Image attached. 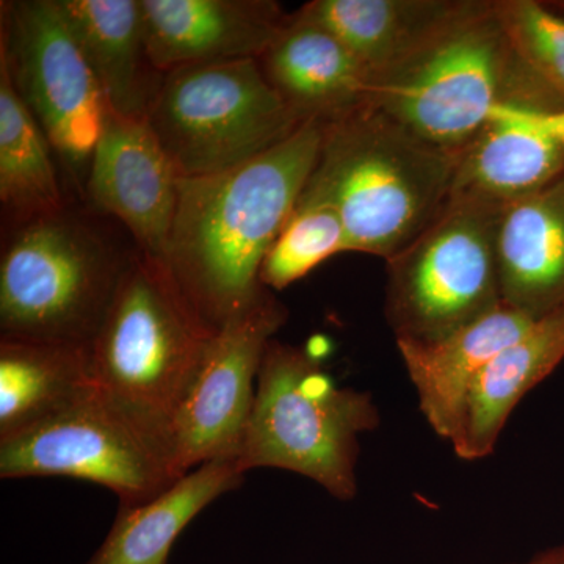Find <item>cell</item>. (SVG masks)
Here are the masks:
<instances>
[{"label":"cell","mask_w":564,"mask_h":564,"mask_svg":"<svg viewBox=\"0 0 564 564\" xmlns=\"http://www.w3.org/2000/svg\"><path fill=\"white\" fill-rule=\"evenodd\" d=\"M323 133V122L306 121L272 150L234 169L181 177L162 262L212 332L267 291L263 259L313 173Z\"/></svg>","instance_id":"cell-1"},{"label":"cell","mask_w":564,"mask_h":564,"mask_svg":"<svg viewBox=\"0 0 564 564\" xmlns=\"http://www.w3.org/2000/svg\"><path fill=\"white\" fill-rule=\"evenodd\" d=\"M556 113L516 61L496 0L464 10L414 51L372 77L369 107L441 150L458 152L497 107Z\"/></svg>","instance_id":"cell-2"},{"label":"cell","mask_w":564,"mask_h":564,"mask_svg":"<svg viewBox=\"0 0 564 564\" xmlns=\"http://www.w3.org/2000/svg\"><path fill=\"white\" fill-rule=\"evenodd\" d=\"M458 152L433 147L364 107L325 124L321 154L299 199L333 207L350 251L389 261L447 206Z\"/></svg>","instance_id":"cell-3"},{"label":"cell","mask_w":564,"mask_h":564,"mask_svg":"<svg viewBox=\"0 0 564 564\" xmlns=\"http://www.w3.org/2000/svg\"><path fill=\"white\" fill-rule=\"evenodd\" d=\"M215 333L163 262L137 250L88 345L93 388L172 462L174 421Z\"/></svg>","instance_id":"cell-4"},{"label":"cell","mask_w":564,"mask_h":564,"mask_svg":"<svg viewBox=\"0 0 564 564\" xmlns=\"http://www.w3.org/2000/svg\"><path fill=\"white\" fill-rule=\"evenodd\" d=\"M378 423L369 393L340 388L306 348L273 339L263 352L237 462L245 474L284 469L351 500L358 492L359 437Z\"/></svg>","instance_id":"cell-5"},{"label":"cell","mask_w":564,"mask_h":564,"mask_svg":"<svg viewBox=\"0 0 564 564\" xmlns=\"http://www.w3.org/2000/svg\"><path fill=\"white\" fill-rule=\"evenodd\" d=\"M133 254L65 210L18 226L0 261V337L90 345Z\"/></svg>","instance_id":"cell-6"},{"label":"cell","mask_w":564,"mask_h":564,"mask_svg":"<svg viewBox=\"0 0 564 564\" xmlns=\"http://www.w3.org/2000/svg\"><path fill=\"white\" fill-rule=\"evenodd\" d=\"M147 120L181 177L226 172L272 150L304 124L267 80L259 61L163 74Z\"/></svg>","instance_id":"cell-7"},{"label":"cell","mask_w":564,"mask_h":564,"mask_svg":"<svg viewBox=\"0 0 564 564\" xmlns=\"http://www.w3.org/2000/svg\"><path fill=\"white\" fill-rule=\"evenodd\" d=\"M499 207L448 202L429 228L386 261L384 314L397 340L434 343L502 304Z\"/></svg>","instance_id":"cell-8"},{"label":"cell","mask_w":564,"mask_h":564,"mask_svg":"<svg viewBox=\"0 0 564 564\" xmlns=\"http://www.w3.org/2000/svg\"><path fill=\"white\" fill-rule=\"evenodd\" d=\"M0 477H66L117 494L122 507L159 496L184 475L165 451L96 391L0 440Z\"/></svg>","instance_id":"cell-9"},{"label":"cell","mask_w":564,"mask_h":564,"mask_svg":"<svg viewBox=\"0 0 564 564\" xmlns=\"http://www.w3.org/2000/svg\"><path fill=\"white\" fill-rule=\"evenodd\" d=\"M0 50L18 91L65 161H91L106 96L55 0L9 3Z\"/></svg>","instance_id":"cell-10"},{"label":"cell","mask_w":564,"mask_h":564,"mask_svg":"<svg viewBox=\"0 0 564 564\" xmlns=\"http://www.w3.org/2000/svg\"><path fill=\"white\" fill-rule=\"evenodd\" d=\"M285 318L284 304L267 289L210 337L174 421L172 455L182 475L239 455L263 352Z\"/></svg>","instance_id":"cell-11"},{"label":"cell","mask_w":564,"mask_h":564,"mask_svg":"<svg viewBox=\"0 0 564 564\" xmlns=\"http://www.w3.org/2000/svg\"><path fill=\"white\" fill-rule=\"evenodd\" d=\"M181 176L147 118L107 109L90 161L87 191L96 209L118 218L137 250L163 261Z\"/></svg>","instance_id":"cell-12"},{"label":"cell","mask_w":564,"mask_h":564,"mask_svg":"<svg viewBox=\"0 0 564 564\" xmlns=\"http://www.w3.org/2000/svg\"><path fill=\"white\" fill-rule=\"evenodd\" d=\"M148 55L159 73L259 61L291 14L272 0H140Z\"/></svg>","instance_id":"cell-13"},{"label":"cell","mask_w":564,"mask_h":564,"mask_svg":"<svg viewBox=\"0 0 564 564\" xmlns=\"http://www.w3.org/2000/svg\"><path fill=\"white\" fill-rule=\"evenodd\" d=\"M259 63L303 122L332 124L369 107V69L328 29L295 13Z\"/></svg>","instance_id":"cell-14"},{"label":"cell","mask_w":564,"mask_h":564,"mask_svg":"<svg viewBox=\"0 0 564 564\" xmlns=\"http://www.w3.org/2000/svg\"><path fill=\"white\" fill-rule=\"evenodd\" d=\"M508 304L434 343L397 340L419 408L433 432L454 440L464 408L485 367L536 322Z\"/></svg>","instance_id":"cell-15"},{"label":"cell","mask_w":564,"mask_h":564,"mask_svg":"<svg viewBox=\"0 0 564 564\" xmlns=\"http://www.w3.org/2000/svg\"><path fill=\"white\" fill-rule=\"evenodd\" d=\"M496 256L505 304L534 318L564 307V170L500 212Z\"/></svg>","instance_id":"cell-16"},{"label":"cell","mask_w":564,"mask_h":564,"mask_svg":"<svg viewBox=\"0 0 564 564\" xmlns=\"http://www.w3.org/2000/svg\"><path fill=\"white\" fill-rule=\"evenodd\" d=\"M111 110L147 118L163 74L152 66L140 0H55Z\"/></svg>","instance_id":"cell-17"},{"label":"cell","mask_w":564,"mask_h":564,"mask_svg":"<svg viewBox=\"0 0 564 564\" xmlns=\"http://www.w3.org/2000/svg\"><path fill=\"white\" fill-rule=\"evenodd\" d=\"M564 170V147L524 122L491 115L458 152L448 202L510 206Z\"/></svg>","instance_id":"cell-18"},{"label":"cell","mask_w":564,"mask_h":564,"mask_svg":"<svg viewBox=\"0 0 564 564\" xmlns=\"http://www.w3.org/2000/svg\"><path fill=\"white\" fill-rule=\"evenodd\" d=\"M564 359V307L538 318L478 377L452 445L466 462L492 454L516 404Z\"/></svg>","instance_id":"cell-19"},{"label":"cell","mask_w":564,"mask_h":564,"mask_svg":"<svg viewBox=\"0 0 564 564\" xmlns=\"http://www.w3.org/2000/svg\"><path fill=\"white\" fill-rule=\"evenodd\" d=\"M243 480L237 458L215 459L185 474L144 503L120 505L106 540L84 564H166L185 527Z\"/></svg>","instance_id":"cell-20"},{"label":"cell","mask_w":564,"mask_h":564,"mask_svg":"<svg viewBox=\"0 0 564 564\" xmlns=\"http://www.w3.org/2000/svg\"><path fill=\"white\" fill-rule=\"evenodd\" d=\"M467 2L469 0H314L295 14L334 33L373 77L440 31Z\"/></svg>","instance_id":"cell-21"},{"label":"cell","mask_w":564,"mask_h":564,"mask_svg":"<svg viewBox=\"0 0 564 564\" xmlns=\"http://www.w3.org/2000/svg\"><path fill=\"white\" fill-rule=\"evenodd\" d=\"M90 388L88 345L0 337V440L32 429Z\"/></svg>","instance_id":"cell-22"},{"label":"cell","mask_w":564,"mask_h":564,"mask_svg":"<svg viewBox=\"0 0 564 564\" xmlns=\"http://www.w3.org/2000/svg\"><path fill=\"white\" fill-rule=\"evenodd\" d=\"M50 147L0 50V199L20 225L65 210Z\"/></svg>","instance_id":"cell-23"},{"label":"cell","mask_w":564,"mask_h":564,"mask_svg":"<svg viewBox=\"0 0 564 564\" xmlns=\"http://www.w3.org/2000/svg\"><path fill=\"white\" fill-rule=\"evenodd\" d=\"M347 251L348 237L337 212L326 204L299 199L263 259L261 284L269 291H282Z\"/></svg>","instance_id":"cell-24"},{"label":"cell","mask_w":564,"mask_h":564,"mask_svg":"<svg viewBox=\"0 0 564 564\" xmlns=\"http://www.w3.org/2000/svg\"><path fill=\"white\" fill-rule=\"evenodd\" d=\"M516 61L564 111V17L536 0H496Z\"/></svg>","instance_id":"cell-25"},{"label":"cell","mask_w":564,"mask_h":564,"mask_svg":"<svg viewBox=\"0 0 564 564\" xmlns=\"http://www.w3.org/2000/svg\"><path fill=\"white\" fill-rule=\"evenodd\" d=\"M491 115H500V117L510 118L519 122H524L527 126L538 129V131L549 133L554 137L564 147V111H556V113H540V111H529L514 109V107H497L492 110Z\"/></svg>","instance_id":"cell-26"},{"label":"cell","mask_w":564,"mask_h":564,"mask_svg":"<svg viewBox=\"0 0 564 564\" xmlns=\"http://www.w3.org/2000/svg\"><path fill=\"white\" fill-rule=\"evenodd\" d=\"M516 564H564V544L547 549V551L534 555L533 558L527 560L524 563Z\"/></svg>","instance_id":"cell-27"},{"label":"cell","mask_w":564,"mask_h":564,"mask_svg":"<svg viewBox=\"0 0 564 564\" xmlns=\"http://www.w3.org/2000/svg\"><path fill=\"white\" fill-rule=\"evenodd\" d=\"M549 6L558 11V13H562L564 17V2H549Z\"/></svg>","instance_id":"cell-28"}]
</instances>
